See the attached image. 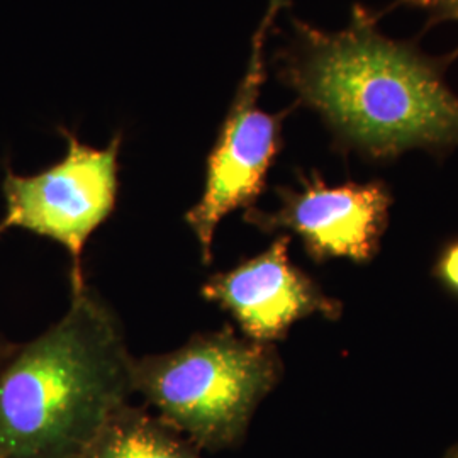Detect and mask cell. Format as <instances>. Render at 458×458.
Wrapping results in <instances>:
<instances>
[{"label": "cell", "mask_w": 458, "mask_h": 458, "mask_svg": "<svg viewBox=\"0 0 458 458\" xmlns=\"http://www.w3.org/2000/svg\"><path fill=\"white\" fill-rule=\"evenodd\" d=\"M445 458H458V445L454 446L452 450H448V454L445 455Z\"/></svg>", "instance_id": "cell-12"}, {"label": "cell", "mask_w": 458, "mask_h": 458, "mask_svg": "<svg viewBox=\"0 0 458 458\" xmlns=\"http://www.w3.org/2000/svg\"><path fill=\"white\" fill-rule=\"evenodd\" d=\"M132 359L113 308L72 291L65 316L0 363V458H83L134 393Z\"/></svg>", "instance_id": "cell-2"}, {"label": "cell", "mask_w": 458, "mask_h": 458, "mask_svg": "<svg viewBox=\"0 0 458 458\" xmlns=\"http://www.w3.org/2000/svg\"><path fill=\"white\" fill-rule=\"evenodd\" d=\"M14 348H16V344H9V342L0 338V363L14 352Z\"/></svg>", "instance_id": "cell-11"}, {"label": "cell", "mask_w": 458, "mask_h": 458, "mask_svg": "<svg viewBox=\"0 0 458 458\" xmlns=\"http://www.w3.org/2000/svg\"><path fill=\"white\" fill-rule=\"evenodd\" d=\"M83 458H202L196 443L160 416L124 404L102 426Z\"/></svg>", "instance_id": "cell-8"}, {"label": "cell", "mask_w": 458, "mask_h": 458, "mask_svg": "<svg viewBox=\"0 0 458 458\" xmlns=\"http://www.w3.org/2000/svg\"><path fill=\"white\" fill-rule=\"evenodd\" d=\"M64 134L66 155L58 164L34 175L7 170L0 234L11 228L26 229L65 246L72 259V291H79L85 287L83 246L114 211L121 136L106 148H92L73 132Z\"/></svg>", "instance_id": "cell-5"}, {"label": "cell", "mask_w": 458, "mask_h": 458, "mask_svg": "<svg viewBox=\"0 0 458 458\" xmlns=\"http://www.w3.org/2000/svg\"><path fill=\"white\" fill-rule=\"evenodd\" d=\"M291 236L280 234L265 251L208 278L200 294L229 312L246 338L272 344L301 319H335L342 306L289 259Z\"/></svg>", "instance_id": "cell-7"}, {"label": "cell", "mask_w": 458, "mask_h": 458, "mask_svg": "<svg viewBox=\"0 0 458 458\" xmlns=\"http://www.w3.org/2000/svg\"><path fill=\"white\" fill-rule=\"evenodd\" d=\"M277 211L250 208L243 216L246 223L263 233H294L316 262L370 260L387 228L393 204L382 182L327 185L318 174L302 175L297 189H277Z\"/></svg>", "instance_id": "cell-6"}, {"label": "cell", "mask_w": 458, "mask_h": 458, "mask_svg": "<svg viewBox=\"0 0 458 458\" xmlns=\"http://www.w3.org/2000/svg\"><path fill=\"white\" fill-rule=\"evenodd\" d=\"M395 7H411L425 13L426 26H437L440 22H458V0H395Z\"/></svg>", "instance_id": "cell-9"}, {"label": "cell", "mask_w": 458, "mask_h": 458, "mask_svg": "<svg viewBox=\"0 0 458 458\" xmlns=\"http://www.w3.org/2000/svg\"><path fill=\"white\" fill-rule=\"evenodd\" d=\"M287 4L289 0H270L253 34L245 75L208 157L202 196L185 214L204 265L213 262L217 225L236 209L253 208L282 148V124L289 111L270 114L259 106V100L267 77V41Z\"/></svg>", "instance_id": "cell-4"}, {"label": "cell", "mask_w": 458, "mask_h": 458, "mask_svg": "<svg viewBox=\"0 0 458 458\" xmlns=\"http://www.w3.org/2000/svg\"><path fill=\"white\" fill-rule=\"evenodd\" d=\"M437 274L448 289L458 294V242L443 251Z\"/></svg>", "instance_id": "cell-10"}, {"label": "cell", "mask_w": 458, "mask_h": 458, "mask_svg": "<svg viewBox=\"0 0 458 458\" xmlns=\"http://www.w3.org/2000/svg\"><path fill=\"white\" fill-rule=\"evenodd\" d=\"M282 376L277 350L231 327L194 335L162 355L132 359L134 393L199 450L223 452L245 440L259 404Z\"/></svg>", "instance_id": "cell-3"}, {"label": "cell", "mask_w": 458, "mask_h": 458, "mask_svg": "<svg viewBox=\"0 0 458 458\" xmlns=\"http://www.w3.org/2000/svg\"><path fill=\"white\" fill-rule=\"evenodd\" d=\"M378 14L355 4L340 31L293 19L277 77L318 113L335 145L370 160L411 149L458 148V96L445 72L458 56H429L414 41L378 30Z\"/></svg>", "instance_id": "cell-1"}]
</instances>
